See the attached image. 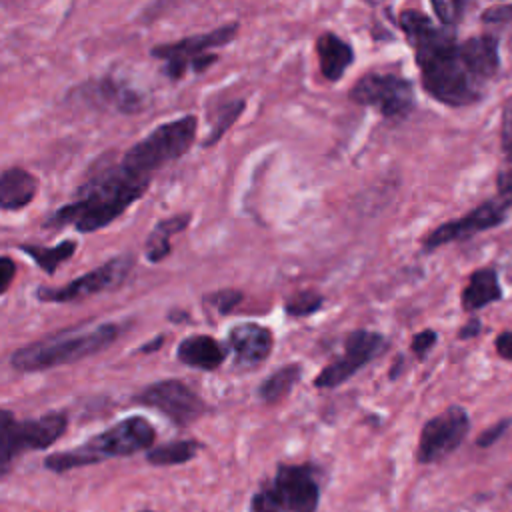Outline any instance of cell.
<instances>
[{"label":"cell","mask_w":512,"mask_h":512,"mask_svg":"<svg viewBox=\"0 0 512 512\" xmlns=\"http://www.w3.org/2000/svg\"><path fill=\"white\" fill-rule=\"evenodd\" d=\"M398 24L414 50L422 86L434 100L462 108L482 98L480 82L468 72L460 42L450 28L432 24L424 12L412 8L400 12Z\"/></svg>","instance_id":"cell-1"},{"label":"cell","mask_w":512,"mask_h":512,"mask_svg":"<svg viewBox=\"0 0 512 512\" xmlns=\"http://www.w3.org/2000/svg\"><path fill=\"white\" fill-rule=\"evenodd\" d=\"M150 186V178L138 176L120 164L106 166L86 180L78 198L54 212L46 226H72L78 232H96L114 222Z\"/></svg>","instance_id":"cell-2"},{"label":"cell","mask_w":512,"mask_h":512,"mask_svg":"<svg viewBox=\"0 0 512 512\" xmlns=\"http://www.w3.org/2000/svg\"><path fill=\"white\" fill-rule=\"evenodd\" d=\"M118 324H96L70 328L40 340H34L12 354V366L20 372H38L54 366L78 362L94 356L116 342Z\"/></svg>","instance_id":"cell-3"},{"label":"cell","mask_w":512,"mask_h":512,"mask_svg":"<svg viewBox=\"0 0 512 512\" xmlns=\"http://www.w3.org/2000/svg\"><path fill=\"white\" fill-rule=\"evenodd\" d=\"M154 440V426L144 416H130L72 450L50 454L44 460V466L52 472H66L72 468L98 464L108 458L130 456L140 450H148Z\"/></svg>","instance_id":"cell-4"},{"label":"cell","mask_w":512,"mask_h":512,"mask_svg":"<svg viewBox=\"0 0 512 512\" xmlns=\"http://www.w3.org/2000/svg\"><path fill=\"white\" fill-rule=\"evenodd\" d=\"M320 482L312 464H280L250 500L252 512H318Z\"/></svg>","instance_id":"cell-5"},{"label":"cell","mask_w":512,"mask_h":512,"mask_svg":"<svg viewBox=\"0 0 512 512\" xmlns=\"http://www.w3.org/2000/svg\"><path fill=\"white\" fill-rule=\"evenodd\" d=\"M196 130L198 120L192 114L164 122L124 152L122 166L138 176L152 178V172L178 160L190 150Z\"/></svg>","instance_id":"cell-6"},{"label":"cell","mask_w":512,"mask_h":512,"mask_svg":"<svg viewBox=\"0 0 512 512\" xmlns=\"http://www.w3.org/2000/svg\"><path fill=\"white\" fill-rule=\"evenodd\" d=\"M68 428L64 412H48L32 420H16L6 408H0V478H4L18 456L52 446Z\"/></svg>","instance_id":"cell-7"},{"label":"cell","mask_w":512,"mask_h":512,"mask_svg":"<svg viewBox=\"0 0 512 512\" xmlns=\"http://www.w3.org/2000/svg\"><path fill=\"white\" fill-rule=\"evenodd\" d=\"M238 34V22L224 24L220 28H214L206 34H194L188 38H182L178 42L170 44H158L150 50L154 58H160L166 62V74L174 80L182 78L186 70L194 72H204L210 68L216 60L218 54L210 52L212 48H220L234 40Z\"/></svg>","instance_id":"cell-8"},{"label":"cell","mask_w":512,"mask_h":512,"mask_svg":"<svg viewBox=\"0 0 512 512\" xmlns=\"http://www.w3.org/2000/svg\"><path fill=\"white\" fill-rule=\"evenodd\" d=\"M350 100L376 108L384 118H404L414 108V86L390 72H368L350 88Z\"/></svg>","instance_id":"cell-9"},{"label":"cell","mask_w":512,"mask_h":512,"mask_svg":"<svg viewBox=\"0 0 512 512\" xmlns=\"http://www.w3.org/2000/svg\"><path fill=\"white\" fill-rule=\"evenodd\" d=\"M510 208H512V194L498 190L496 196L484 200L482 204L472 208L468 214H464L456 220H448V222L440 224L438 228H434L432 232H428L422 240V250L432 252L450 242L468 240L478 232L490 230L504 222Z\"/></svg>","instance_id":"cell-10"},{"label":"cell","mask_w":512,"mask_h":512,"mask_svg":"<svg viewBox=\"0 0 512 512\" xmlns=\"http://www.w3.org/2000/svg\"><path fill=\"white\" fill-rule=\"evenodd\" d=\"M470 430V416L462 406H448L430 418L418 438L416 460L420 464H434L450 456L464 442Z\"/></svg>","instance_id":"cell-11"},{"label":"cell","mask_w":512,"mask_h":512,"mask_svg":"<svg viewBox=\"0 0 512 512\" xmlns=\"http://www.w3.org/2000/svg\"><path fill=\"white\" fill-rule=\"evenodd\" d=\"M388 346V340L380 332L352 330L344 340V354L334 358L314 378L316 388H336L354 376L362 366L372 362Z\"/></svg>","instance_id":"cell-12"},{"label":"cell","mask_w":512,"mask_h":512,"mask_svg":"<svg viewBox=\"0 0 512 512\" xmlns=\"http://www.w3.org/2000/svg\"><path fill=\"white\" fill-rule=\"evenodd\" d=\"M132 266V256H116L60 288H38L36 298L42 302H76L86 296H94L98 292L122 286L128 274L132 272Z\"/></svg>","instance_id":"cell-13"},{"label":"cell","mask_w":512,"mask_h":512,"mask_svg":"<svg viewBox=\"0 0 512 512\" xmlns=\"http://www.w3.org/2000/svg\"><path fill=\"white\" fill-rule=\"evenodd\" d=\"M134 400L138 404L156 408L176 426H188L196 422L204 412V400L182 380H160L140 390Z\"/></svg>","instance_id":"cell-14"},{"label":"cell","mask_w":512,"mask_h":512,"mask_svg":"<svg viewBox=\"0 0 512 512\" xmlns=\"http://www.w3.org/2000/svg\"><path fill=\"white\" fill-rule=\"evenodd\" d=\"M228 344L232 346L238 366L256 368L270 356L274 336L266 326H260L256 322H242L230 328Z\"/></svg>","instance_id":"cell-15"},{"label":"cell","mask_w":512,"mask_h":512,"mask_svg":"<svg viewBox=\"0 0 512 512\" xmlns=\"http://www.w3.org/2000/svg\"><path fill=\"white\" fill-rule=\"evenodd\" d=\"M460 54L468 72L478 80H490L500 70V48L498 38L490 32L470 36L460 42Z\"/></svg>","instance_id":"cell-16"},{"label":"cell","mask_w":512,"mask_h":512,"mask_svg":"<svg viewBox=\"0 0 512 512\" xmlns=\"http://www.w3.org/2000/svg\"><path fill=\"white\" fill-rule=\"evenodd\" d=\"M226 354L224 346L208 334H192L176 348L178 360L198 370H216L226 360Z\"/></svg>","instance_id":"cell-17"},{"label":"cell","mask_w":512,"mask_h":512,"mask_svg":"<svg viewBox=\"0 0 512 512\" xmlns=\"http://www.w3.org/2000/svg\"><path fill=\"white\" fill-rule=\"evenodd\" d=\"M316 54L320 60V72L330 82L340 80L354 60L352 46L332 32H324L316 38Z\"/></svg>","instance_id":"cell-18"},{"label":"cell","mask_w":512,"mask_h":512,"mask_svg":"<svg viewBox=\"0 0 512 512\" xmlns=\"http://www.w3.org/2000/svg\"><path fill=\"white\" fill-rule=\"evenodd\" d=\"M84 88H86V100L90 98L98 106L116 108L124 114H134L142 108V96L122 82L106 78L90 86L86 84Z\"/></svg>","instance_id":"cell-19"},{"label":"cell","mask_w":512,"mask_h":512,"mask_svg":"<svg viewBox=\"0 0 512 512\" xmlns=\"http://www.w3.org/2000/svg\"><path fill=\"white\" fill-rule=\"evenodd\" d=\"M38 182L24 168H8L0 174V210H22L36 196Z\"/></svg>","instance_id":"cell-20"},{"label":"cell","mask_w":512,"mask_h":512,"mask_svg":"<svg viewBox=\"0 0 512 512\" xmlns=\"http://www.w3.org/2000/svg\"><path fill=\"white\" fill-rule=\"evenodd\" d=\"M500 298H502V288L498 282V272L494 268H478L470 274L466 286L462 288L460 304H462V310L474 312Z\"/></svg>","instance_id":"cell-21"},{"label":"cell","mask_w":512,"mask_h":512,"mask_svg":"<svg viewBox=\"0 0 512 512\" xmlns=\"http://www.w3.org/2000/svg\"><path fill=\"white\" fill-rule=\"evenodd\" d=\"M190 222V214H176L170 218H164L156 224V228L150 232L146 244H144V254L150 262H160L164 260L172 246H170V238L178 232H182Z\"/></svg>","instance_id":"cell-22"},{"label":"cell","mask_w":512,"mask_h":512,"mask_svg":"<svg viewBox=\"0 0 512 512\" xmlns=\"http://www.w3.org/2000/svg\"><path fill=\"white\" fill-rule=\"evenodd\" d=\"M300 376H302V366L300 364H286V366L278 368L276 372H272L260 384L258 396L266 404H276V402H280L282 398H286L290 394V390L300 380Z\"/></svg>","instance_id":"cell-23"},{"label":"cell","mask_w":512,"mask_h":512,"mask_svg":"<svg viewBox=\"0 0 512 512\" xmlns=\"http://www.w3.org/2000/svg\"><path fill=\"white\" fill-rule=\"evenodd\" d=\"M76 240H64L56 246H38V244H22L20 250L26 252L46 274H54V270L70 260L76 252Z\"/></svg>","instance_id":"cell-24"},{"label":"cell","mask_w":512,"mask_h":512,"mask_svg":"<svg viewBox=\"0 0 512 512\" xmlns=\"http://www.w3.org/2000/svg\"><path fill=\"white\" fill-rule=\"evenodd\" d=\"M200 450L196 440H174L156 448H150L146 460L154 466H174L192 460Z\"/></svg>","instance_id":"cell-25"},{"label":"cell","mask_w":512,"mask_h":512,"mask_svg":"<svg viewBox=\"0 0 512 512\" xmlns=\"http://www.w3.org/2000/svg\"><path fill=\"white\" fill-rule=\"evenodd\" d=\"M244 106H246V100H244V98H238V100H232V102L224 104V106L218 110V114H216V122H214V126H212L210 136L204 140V146L216 144V142L224 136V132L238 120V116L242 114Z\"/></svg>","instance_id":"cell-26"},{"label":"cell","mask_w":512,"mask_h":512,"mask_svg":"<svg viewBox=\"0 0 512 512\" xmlns=\"http://www.w3.org/2000/svg\"><path fill=\"white\" fill-rule=\"evenodd\" d=\"M322 304H324L322 294H318L314 290H302L286 300L284 310H286V314H290L294 318H304V316H310L316 310H320Z\"/></svg>","instance_id":"cell-27"},{"label":"cell","mask_w":512,"mask_h":512,"mask_svg":"<svg viewBox=\"0 0 512 512\" xmlns=\"http://www.w3.org/2000/svg\"><path fill=\"white\" fill-rule=\"evenodd\" d=\"M482 24L486 28H494L496 32H490L494 36H498L500 32L512 30V4H498V6L486 8L482 12Z\"/></svg>","instance_id":"cell-28"},{"label":"cell","mask_w":512,"mask_h":512,"mask_svg":"<svg viewBox=\"0 0 512 512\" xmlns=\"http://www.w3.org/2000/svg\"><path fill=\"white\" fill-rule=\"evenodd\" d=\"M432 10L436 12L442 26L450 28L452 24H456L462 18V12L466 10V4L458 2V0H434Z\"/></svg>","instance_id":"cell-29"},{"label":"cell","mask_w":512,"mask_h":512,"mask_svg":"<svg viewBox=\"0 0 512 512\" xmlns=\"http://www.w3.org/2000/svg\"><path fill=\"white\" fill-rule=\"evenodd\" d=\"M500 144L506 160L512 164V96L502 106V122H500Z\"/></svg>","instance_id":"cell-30"},{"label":"cell","mask_w":512,"mask_h":512,"mask_svg":"<svg viewBox=\"0 0 512 512\" xmlns=\"http://www.w3.org/2000/svg\"><path fill=\"white\" fill-rule=\"evenodd\" d=\"M510 424H512V418H502V420L494 422V424L488 426L484 432H480V436L476 438V446L488 448V446L496 444V440H500V438L504 436V432L508 430Z\"/></svg>","instance_id":"cell-31"},{"label":"cell","mask_w":512,"mask_h":512,"mask_svg":"<svg viewBox=\"0 0 512 512\" xmlns=\"http://www.w3.org/2000/svg\"><path fill=\"white\" fill-rule=\"evenodd\" d=\"M436 340H438V334H436L434 330H422V332L414 334V338H412V342H410V352H412L418 360H422V358H426L428 350L436 344Z\"/></svg>","instance_id":"cell-32"},{"label":"cell","mask_w":512,"mask_h":512,"mask_svg":"<svg viewBox=\"0 0 512 512\" xmlns=\"http://www.w3.org/2000/svg\"><path fill=\"white\" fill-rule=\"evenodd\" d=\"M242 294L238 290H232V288H226V290H220L216 294L210 296V300L214 302V308L220 312V314H226L230 312L238 302H240Z\"/></svg>","instance_id":"cell-33"},{"label":"cell","mask_w":512,"mask_h":512,"mask_svg":"<svg viewBox=\"0 0 512 512\" xmlns=\"http://www.w3.org/2000/svg\"><path fill=\"white\" fill-rule=\"evenodd\" d=\"M16 276V264L10 256H0V296L8 292Z\"/></svg>","instance_id":"cell-34"},{"label":"cell","mask_w":512,"mask_h":512,"mask_svg":"<svg viewBox=\"0 0 512 512\" xmlns=\"http://www.w3.org/2000/svg\"><path fill=\"white\" fill-rule=\"evenodd\" d=\"M494 346H496V352H498L500 358L512 360V330H504V332L496 338Z\"/></svg>","instance_id":"cell-35"},{"label":"cell","mask_w":512,"mask_h":512,"mask_svg":"<svg viewBox=\"0 0 512 512\" xmlns=\"http://www.w3.org/2000/svg\"><path fill=\"white\" fill-rule=\"evenodd\" d=\"M482 330V324H480V320L478 318H470L460 330H458V338L460 340H468V338H474V336H478V332Z\"/></svg>","instance_id":"cell-36"},{"label":"cell","mask_w":512,"mask_h":512,"mask_svg":"<svg viewBox=\"0 0 512 512\" xmlns=\"http://www.w3.org/2000/svg\"><path fill=\"white\" fill-rule=\"evenodd\" d=\"M140 512H152V510H140Z\"/></svg>","instance_id":"cell-37"}]
</instances>
